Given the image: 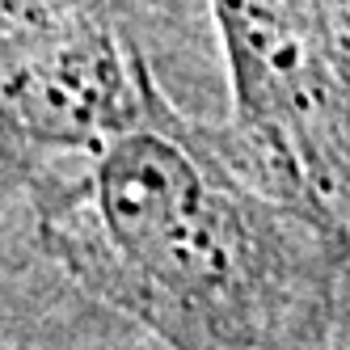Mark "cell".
Wrapping results in <instances>:
<instances>
[{"label": "cell", "instance_id": "1", "mask_svg": "<svg viewBox=\"0 0 350 350\" xmlns=\"http://www.w3.org/2000/svg\"><path fill=\"white\" fill-rule=\"evenodd\" d=\"M34 173L38 232L68 274L169 350H338L346 249L262 178L237 135L144 110L81 157Z\"/></svg>", "mask_w": 350, "mask_h": 350}, {"label": "cell", "instance_id": "2", "mask_svg": "<svg viewBox=\"0 0 350 350\" xmlns=\"http://www.w3.org/2000/svg\"><path fill=\"white\" fill-rule=\"evenodd\" d=\"M232 72V135L350 258V0H207Z\"/></svg>", "mask_w": 350, "mask_h": 350}]
</instances>
